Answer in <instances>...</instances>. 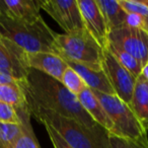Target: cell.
<instances>
[{"instance_id":"28","label":"cell","mask_w":148,"mask_h":148,"mask_svg":"<svg viewBox=\"0 0 148 148\" xmlns=\"http://www.w3.org/2000/svg\"><path fill=\"white\" fill-rule=\"evenodd\" d=\"M141 75L145 78V80L148 82V63L146 65L143 66L142 68V72H141Z\"/></svg>"},{"instance_id":"21","label":"cell","mask_w":148,"mask_h":148,"mask_svg":"<svg viewBox=\"0 0 148 148\" xmlns=\"http://www.w3.org/2000/svg\"><path fill=\"white\" fill-rule=\"evenodd\" d=\"M60 82H61L70 92H72L73 95H76V97L81 91L84 90L87 87L86 84L84 83V81L82 80V78L75 72V70H73L71 67H69V66H68L65 71H64Z\"/></svg>"},{"instance_id":"1","label":"cell","mask_w":148,"mask_h":148,"mask_svg":"<svg viewBox=\"0 0 148 148\" xmlns=\"http://www.w3.org/2000/svg\"><path fill=\"white\" fill-rule=\"evenodd\" d=\"M21 85L29 103L75 120L88 128L97 126L81 107L76 95L70 92L57 79L37 70L29 69L27 79Z\"/></svg>"},{"instance_id":"14","label":"cell","mask_w":148,"mask_h":148,"mask_svg":"<svg viewBox=\"0 0 148 148\" xmlns=\"http://www.w3.org/2000/svg\"><path fill=\"white\" fill-rule=\"evenodd\" d=\"M64 61L69 67L75 70V72L82 78V80L84 81V83L89 89L99 91L106 95H115L113 87L111 86L103 70L97 71V70H93L81 64L74 63V62L67 61V60H64Z\"/></svg>"},{"instance_id":"13","label":"cell","mask_w":148,"mask_h":148,"mask_svg":"<svg viewBox=\"0 0 148 148\" xmlns=\"http://www.w3.org/2000/svg\"><path fill=\"white\" fill-rule=\"evenodd\" d=\"M79 103L81 107L84 109V111L89 115V117L101 128L106 130L108 133L112 132L113 130V123L110 119L109 115L107 114L106 110L99 103L97 97L95 95L91 89L88 87L82 90L77 95Z\"/></svg>"},{"instance_id":"29","label":"cell","mask_w":148,"mask_h":148,"mask_svg":"<svg viewBox=\"0 0 148 148\" xmlns=\"http://www.w3.org/2000/svg\"><path fill=\"white\" fill-rule=\"evenodd\" d=\"M0 16H1V13H0Z\"/></svg>"},{"instance_id":"11","label":"cell","mask_w":148,"mask_h":148,"mask_svg":"<svg viewBox=\"0 0 148 148\" xmlns=\"http://www.w3.org/2000/svg\"><path fill=\"white\" fill-rule=\"evenodd\" d=\"M40 0H0V13L13 21H36L42 17Z\"/></svg>"},{"instance_id":"22","label":"cell","mask_w":148,"mask_h":148,"mask_svg":"<svg viewBox=\"0 0 148 148\" xmlns=\"http://www.w3.org/2000/svg\"><path fill=\"white\" fill-rule=\"evenodd\" d=\"M119 4L127 13H134L143 17L148 32V0H118Z\"/></svg>"},{"instance_id":"19","label":"cell","mask_w":148,"mask_h":148,"mask_svg":"<svg viewBox=\"0 0 148 148\" xmlns=\"http://www.w3.org/2000/svg\"><path fill=\"white\" fill-rule=\"evenodd\" d=\"M0 101L19 109L27 106V97L21 84H0Z\"/></svg>"},{"instance_id":"10","label":"cell","mask_w":148,"mask_h":148,"mask_svg":"<svg viewBox=\"0 0 148 148\" xmlns=\"http://www.w3.org/2000/svg\"><path fill=\"white\" fill-rule=\"evenodd\" d=\"M84 29L103 49L109 44V31L97 0H77Z\"/></svg>"},{"instance_id":"26","label":"cell","mask_w":148,"mask_h":148,"mask_svg":"<svg viewBox=\"0 0 148 148\" xmlns=\"http://www.w3.org/2000/svg\"><path fill=\"white\" fill-rule=\"evenodd\" d=\"M125 27H133V29H141L147 32V25H146L145 19L140 15L134 14V13H128Z\"/></svg>"},{"instance_id":"16","label":"cell","mask_w":148,"mask_h":148,"mask_svg":"<svg viewBox=\"0 0 148 148\" xmlns=\"http://www.w3.org/2000/svg\"><path fill=\"white\" fill-rule=\"evenodd\" d=\"M97 2L103 13L109 33L125 27L128 13L122 8L118 0H97Z\"/></svg>"},{"instance_id":"24","label":"cell","mask_w":148,"mask_h":148,"mask_svg":"<svg viewBox=\"0 0 148 148\" xmlns=\"http://www.w3.org/2000/svg\"><path fill=\"white\" fill-rule=\"evenodd\" d=\"M0 122L10 124H21L17 112L12 106L0 101Z\"/></svg>"},{"instance_id":"4","label":"cell","mask_w":148,"mask_h":148,"mask_svg":"<svg viewBox=\"0 0 148 148\" xmlns=\"http://www.w3.org/2000/svg\"><path fill=\"white\" fill-rule=\"evenodd\" d=\"M103 50L86 29L70 34H57L55 54L63 60L101 71Z\"/></svg>"},{"instance_id":"12","label":"cell","mask_w":148,"mask_h":148,"mask_svg":"<svg viewBox=\"0 0 148 148\" xmlns=\"http://www.w3.org/2000/svg\"><path fill=\"white\" fill-rule=\"evenodd\" d=\"M27 67L53 77L57 80H61L62 75L68 65L60 56L53 53H27L25 56Z\"/></svg>"},{"instance_id":"8","label":"cell","mask_w":148,"mask_h":148,"mask_svg":"<svg viewBox=\"0 0 148 148\" xmlns=\"http://www.w3.org/2000/svg\"><path fill=\"white\" fill-rule=\"evenodd\" d=\"M109 42L131 54L142 66L148 63V33L144 29L123 27L110 32Z\"/></svg>"},{"instance_id":"17","label":"cell","mask_w":148,"mask_h":148,"mask_svg":"<svg viewBox=\"0 0 148 148\" xmlns=\"http://www.w3.org/2000/svg\"><path fill=\"white\" fill-rule=\"evenodd\" d=\"M15 110L17 112L21 125V135L15 145V148H41L37 136L33 130V126L31 123L32 116L29 107L25 106L23 108Z\"/></svg>"},{"instance_id":"7","label":"cell","mask_w":148,"mask_h":148,"mask_svg":"<svg viewBox=\"0 0 148 148\" xmlns=\"http://www.w3.org/2000/svg\"><path fill=\"white\" fill-rule=\"evenodd\" d=\"M44 9L65 34L75 33L84 29L77 0H40Z\"/></svg>"},{"instance_id":"15","label":"cell","mask_w":148,"mask_h":148,"mask_svg":"<svg viewBox=\"0 0 148 148\" xmlns=\"http://www.w3.org/2000/svg\"><path fill=\"white\" fill-rule=\"evenodd\" d=\"M131 109L145 130H148V82L142 75L136 79Z\"/></svg>"},{"instance_id":"25","label":"cell","mask_w":148,"mask_h":148,"mask_svg":"<svg viewBox=\"0 0 148 148\" xmlns=\"http://www.w3.org/2000/svg\"><path fill=\"white\" fill-rule=\"evenodd\" d=\"M43 125L45 127L46 131H47L48 136H49L50 140H51V143L54 148H73L63 139V137L54 128H52L48 124H43Z\"/></svg>"},{"instance_id":"6","label":"cell","mask_w":148,"mask_h":148,"mask_svg":"<svg viewBox=\"0 0 148 148\" xmlns=\"http://www.w3.org/2000/svg\"><path fill=\"white\" fill-rule=\"evenodd\" d=\"M101 69L113 87L115 95L127 105H131L136 78L107 49L103 50Z\"/></svg>"},{"instance_id":"2","label":"cell","mask_w":148,"mask_h":148,"mask_svg":"<svg viewBox=\"0 0 148 148\" xmlns=\"http://www.w3.org/2000/svg\"><path fill=\"white\" fill-rule=\"evenodd\" d=\"M27 103L31 116L39 123L48 124L56 130L73 148H111L109 134L97 125L88 128L79 122L56 114L50 110Z\"/></svg>"},{"instance_id":"3","label":"cell","mask_w":148,"mask_h":148,"mask_svg":"<svg viewBox=\"0 0 148 148\" xmlns=\"http://www.w3.org/2000/svg\"><path fill=\"white\" fill-rule=\"evenodd\" d=\"M56 35L43 17L27 23L0 16V37L8 39L27 53L55 54Z\"/></svg>"},{"instance_id":"5","label":"cell","mask_w":148,"mask_h":148,"mask_svg":"<svg viewBox=\"0 0 148 148\" xmlns=\"http://www.w3.org/2000/svg\"><path fill=\"white\" fill-rule=\"evenodd\" d=\"M92 92L113 123V130L109 134L134 141L148 138L147 131L129 105L121 101L115 95H106L97 90H92Z\"/></svg>"},{"instance_id":"18","label":"cell","mask_w":148,"mask_h":148,"mask_svg":"<svg viewBox=\"0 0 148 148\" xmlns=\"http://www.w3.org/2000/svg\"><path fill=\"white\" fill-rule=\"evenodd\" d=\"M106 49H107L108 51L118 60V62H119L123 67H125L136 79L141 75L143 66H142L141 63H140L135 57H133L131 54L127 53L126 51L122 50L121 48L117 47V46L113 45V44H111L110 42Z\"/></svg>"},{"instance_id":"27","label":"cell","mask_w":148,"mask_h":148,"mask_svg":"<svg viewBox=\"0 0 148 148\" xmlns=\"http://www.w3.org/2000/svg\"><path fill=\"white\" fill-rule=\"evenodd\" d=\"M0 84H21L14 78L0 71Z\"/></svg>"},{"instance_id":"9","label":"cell","mask_w":148,"mask_h":148,"mask_svg":"<svg viewBox=\"0 0 148 148\" xmlns=\"http://www.w3.org/2000/svg\"><path fill=\"white\" fill-rule=\"evenodd\" d=\"M27 52L17 45L0 37V71L7 74L19 83L27 79L29 68L27 64Z\"/></svg>"},{"instance_id":"20","label":"cell","mask_w":148,"mask_h":148,"mask_svg":"<svg viewBox=\"0 0 148 148\" xmlns=\"http://www.w3.org/2000/svg\"><path fill=\"white\" fill-rule=\"evenodd\" d=\"M21 135V124L0 122V148H15Z\"/></svg>"},{"instance_id":"23","label":"cell","mask_w":148,"mask_h":148,"mask_svg":"<svg viewBox=\"0 0 148 148\" xmlns=\"http://www.w3.org/2000/svg\"><path fill=\"white\" fill-rule=\"evenodd\" d=\"M109 140L111 148H148V138L134 141L109 134Z\"/></svg>"}]
</instances>
